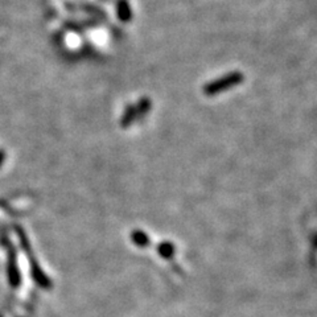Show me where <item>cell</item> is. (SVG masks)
I'll return each instance as SVG.
<instances>
[{
    "label": "cell",
    "mask_w": 317,
    "mask_h": 317,
    "mask_svg": "<svg viewBox=\"0 0 317 317\" xmlns=\"http://www.w3.org/2000/svg\"><path fill=\"white\" fill-rule=\"evenodd\" d=\"M136 107V115H138V120L143 119L145 115L151 111L152 108V102L151 99L147 98V97H143V98L139 99L138 102L135 103Z\"/></svg>",
    "instance_id": "4"
},
{
    "label": "cell",
    "mask_w": 317,
    "mask_h": 317,
    "mask_svg": "<svg viewBox=\"0 0 317 317\" xmlns=\"http://www.w3.org/2000/svg\"><path fill=\"white\" fill-rule=\"evenodd\" d=\"M3 160H4V152L0 151V164L3 163Z\"/></svg>",
    "instance_id": "5"
},
{
    "label": "cell",
    "mask_w": 317,
    "mask_h": 317,
    "mask_svg": "<svg viewBox=\"0 0 317 317\" xmlns=\"http://www.w3.org/2000/svg\"><path fill=\"white\" fill-rule=\"evenodd\" d=\"M245 81V76L240 71H230L223 77H219L214 81H210L208 82L205 86H203L202 91L205 96L208 97H214L219 92H223L229 89H233V87L238 86L239 83H242Z\"/></svg>",
    "instance_id": "1"
},
{
    "label": "cell",
    "mask_w": 317,
    "mask_h": 317,
    "mask_svg": "<svg viewBox=\"0 0 317 317\" xmlns=\"http://www.w3.org/2000/svg\"><path fill=\"white\" fill-rule=\"evenodd\" d=\"M138 120V115H136V107L135 103L134 105H128L123 111V115H122V119H120V124L123 128L129 127L134 122Z\"/></svg>",
    "instance_id": "3"
},
{
    "label": "cell",
    "mask_w": 317,
    "mask_h": 317,
    "mask_svg": "<svg viewBox=\"0 0 317 317\" xmlns=\"http://www.w3.org/2000/svg\"><path fill=\"white\" fill-rule=\"evenodd\" d=\"M117 15L122 23H128L133 18V9L128 0H118Z\"/></svg>",
    "instance_id": "2"
}]
</instances>
